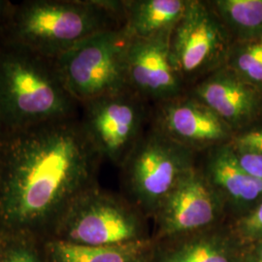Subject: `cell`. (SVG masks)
<instances>
[{
  "instance_id": "cell-23",
  "label": "cell",
  "mask_w": 262,
  "mask_h": 262,
  "mask_svg": "<svg viewBox=\"0 0 262 262\" xmlns=\"http://www.w3.org/2000/svg\"><path fill=\"white\" fill-rule=\"evenodd\" d=\"M10 2L5 0H0V23L4 19L8 8H9Z\"/></svg>"
},
{
  "instance_id": "cell-6",
  "label": "cell",
  "mask_w": 262,
  "mask_h": 262,
  "mask_svg": "<svg viewBox=\"0 0 262 262\" xmlns=\"http://www.w3.org/2000/svg\"><path fill=\"white\" fill-rule=\"evenodd\" d=\"M147 219L128 199L94 186L73 201L55 226L60 241L114 246L151 239Z\"/></svg>"
},
{
  "instance_id": "cell-22",
  "label": "cell",
  "mask_w": 262,
  "mask_h": 262,
  "mask_svg": "<svg viewBox=\"0 0 262 262\" xmlns=\"http://www.w3.org/2000/svg\"><path fill=\"white\" fill-rule=\"evenodd\" d=\"M241 262H262V240L244 246Z\"/></svg>"
},
{
  "instance_id": "cell-15",
  "label": "cell",
  "mask_w": 262,
  "mask_h": 262,
  "mask_svg": "<svg viewBox=\"0 0 262 262\" xmlns=\"http://www.w3.org/2000/svg\"><path fill=\"white\" fill-rule=\"evenodd\" d=\"M189 0H125L123 27L131 37L170 39Z\"/></svg>"
},
{
  "instance_id": "cell-7",
  "label": "cell",
  "mask_w": 262,
  "mask_h": 262,
  "mask_svg": "<svg viewBox=\"0 0 262 262\" xmlns=\"http://www.w3.org/2000/svg\"><path fill=\"white\" fill-rule=\"evenodd\" d=\"M231 44L232 39L210 2L189 0L171 34L169 50L184 84L192 86L225 67Z\"/></svg>"
},
{
  "instance_id": "cell-12",
  "label": "cell",
  "mask_w": 262,
  "mask_h": 262,
  "mask_svg": "<svg viewBox=\"0 0 262 262\" xmlns=\"http://www.w3.org/2000/svg\"><path fill=\"white\" fill-rule=\"evenodd\" d=\"M195 97L234 133L262 122V92L223 67L190 88Z\"/></svg>"
},
{
  "instance_id": "cell-2",
  "label": "cell",
  "mask_w": 262,
  "mask_h": 262,
  "mask_svg": "<svg viewBox=\"0 0 262 262\" xmlns=\"http://www.w3.org/2000/svg\"><path fill=\"white\" fill-rule=\"evenodd\" d=\"M122 27L110 0H28L14 5L1 23L5 47L56 59L97 32Z\"/></svg>"
},
{
  "instance_id": "cell-1",
  "label": "cell",
  "mask_w": 262,
  "mask_h": 262,
  "mask_svg": "<svg viewBox=\"0 0 262 262\" xmlns=\"http://www.w3.org/2000/svg\"><path fill=\"white\" fill-rule=\"evenodd\" d=\"M100 160L74 118L0 132V224L13 231L56 225L96 186Z\"/></svg>"
},
{
  "instance_id": "cell-13",
  "label": "cell",
  "mask_w": 262,
  "mask_h": 262,
  "mask_svg": "<svg viewBox=\"0 0 262 262\" xmlns=\"http://www.w3.org/2000/svg\"><path fill=\"white\" fill-rule=\"evenodd\" d=\"M198 167L232 220L245 215L261 200V181L239 165L229 143L204 151L202 164Z\"/></svg>"
},
{
  "instance_id": "cell-20",
  "label": "cell",
  "mask_w": 262,
  "mask_h": 262,
  "mask_svg": "<svg viewBox=\"0 0 262 262\" xmlns=\"http://www.w3.org/2000/svg\"><path fill=\"white\" fill-rule=\"evenodd\" d=\"M228 225L237 240L243 246L261 241L262 199L253 209L232 220Z\"/></svg>"
},
{
  "instance_id": "cell-17",
  "label": "cell",
  "mask_w": 262,
  "mask_h": 262,
  "mask_svg": "<svg viewBox=\"0 0 262 262\" xmlns=\"http://www.w3.org/2000/svg\"><path fill=\"white\" fill-rule=\"evenodd\" d=\"M232 42L262 37V0L209 1Z\"/></svg>"
},
{
  "instance_id": "cell-16",
  "label": "cell",
  "mask_w": 262,
  "mask_h": 262,
  "mask_svg": "<svg viewBox=\"0 0 262 262\" xmlns=\"http://www.w3.org/2000/svg\"><path fill=\"white\" fill-rule=\"evenodd\" d=\"M154 250L151 239L97 247L57 240L49 247L52 262H150Z\"/></svg>"
},
{
  "instance_id": "cell-21",
  "label": "cell",
  "mask_w": 262,
  "mask_h": 262,
  "mask_svg": "<svg viewBox=\"0 0 262 262\" xmlns=\"http://www.w3.org/2000/svg\"><path fill=\"white\" fill-rule=\"evenodd\" d=\"M0 262H39L36 254L24 246L13 247L0 257Z\"/></svg>"
},
{
  "instance_id": "cell-5",
  "label": "cell",
  "mask_w": 262,
  "mask_h": 262,
  "mask_svg": "<svg viewBox=\"0 0 262 262\" xmlns=\"http://www.w3.org/2000/svg\"><path fill=\"white\" fill-rule=\"evenodd\" d=\"M195 152L151 127L122 164L128 200L151 217L176 185L196 166Z\"/></svg>"
},
{
  "instance_id": "cell-10",
  "label": "cell",
  "mask_w": 262,
  "mask_h": 262,
  "mask_svg": "<svg viewBox=\"0 0 262 262\" xmlns=\"http://www.w3.org/2000/svg\"><path fill=\"white\" fill-rule=\"evenodd\" d=\"M154 126L195 154L227 144L234 135L215 113L188 93L158 104Z\"/></svg>"
},
{
  "instance_id": "cell-3",
  "label": "cell",
  "mask_w": 262,
  "mask_h": 262,
  "mask_svg": "<svg viewBox=\"0 0 262 262\" xmlns=\"http://www.w3.org/2000/svg\"><path fill=\"white\" fill-rule=\"evenodd\" d=\"M77 103L54 59L15 48L0 50V132L74 118Z\"/></svg>"
},
{
  "instance_id": "cell-9",
  "label": "cell",
  "mask_w": 262,
  "mask_h": 262,
  "mask_svg": "<svg viewBox=\"0 0 262 262\" xmlns=\"http://www.w3.org/2000/svg\"><path fill=\"white\" fill-rule=\"evenodd\" d=\"M222 199L198 166L190 170L172 189L152 216L155 243L191 234L225 224Z\"/></svg>"
},
{
  "instance_id": "cell-4",
  "label": "cell",
  "mask_w": 262,
  "mask_h": 262,
  "mask_svg": "<svg viewBox=\"0 0 262 262\" xmlns=\"http://www.w3.org/2000/svg\"><path fill=\"white\" fill-rule=\"evenodd\" d=\"M130 39L123 26L107 29L54 59L66 90L78 103L128 90L126 53Z\"/></svg>"
},
{
  "instance_id": "cell-19",
  "label": "cell",
  "mask_w": 262,
  "mask_h": 262,
  "mask_svg": "<svg viewBox=\"0 0 262 262\" xmlns=\"http://www.w3.org/2000/svg\"><path fill=\"white\" fill-rule=\"evenodd\" d=\"M229 146L239 165L262 182V122L234 133Z\"/></svg>"
},
{
  "instance_id": "cell-14",
  "label": "cell",
  "mask_w": 262,
  "mask_h": 262,
  "mask_svg": "<svg viewBox=\"0 0 262 262\" xmlns=\"http://www.w3.org/2000/svg\"><path fill=\"white\" fill-rule=\"evenodd\" d=\"M244 246L229 225L155 243L150 262H241Z\"/></svg>"
},
{
  "instance_id": "cell-8",
  "label": "cell",
  "mask_w": 262,
  "mask_h": 262,
  "mask_svg": "<svg viewBox=\"0 0 262 262\" xmlns=\"http://www.w3.org/2000/svg\"><path fill=\"white\" fill-rule=\"evenodd\" d=\"M81 122L101 159L122 166L143 134V99L129 90L107 94L83 104Z\"/></svg>"
},
{
  "instance_id": "cell-18",
  "label": "cell",
  "mask_w": 262,
  "mask_h": 262,
  "mask_svg": "<svg viewBox=\"0 0 262 262\" xmlns=\"http://www.w3.org/2000/svg\"><path fill=\"white\" fill-rule=\"evenodd\" d=\"M225 67L262 92V37L232 42Z\"/></svg>"
},
{
  "instance_id": "cell-11",
  "label": "cell",
  "mask_w": 262,
  "mask_h": 262,
  "mask_svg": "<svg viewBox=\"0 0 262 262\" xmlns=\"http://www.w3.org/2000/svg\"><path fill=\"white\" fill-rule=\"evenodd\" d=\"M170 39L131 37L126 53L128 90L141 99L159 104L186 94L187 89L172 63Z\"/></svg>"
}]
</instances>
